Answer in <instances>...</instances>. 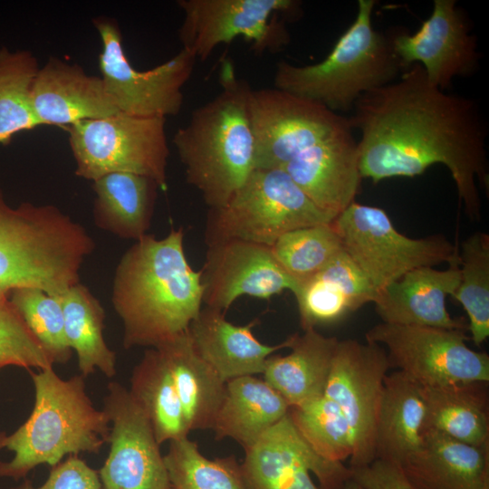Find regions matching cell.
<instances>
[{
    "label": "cell",
    "mask_w": 489,
    "mask_h": 489,
    "mask_svg": "<svg viewBox=\"0 0 489 489\" xmlns=\"http://www.w3.org/2000/svg\"><path fill=\"white\" fill-rule=\"evenodd\" d=\"M86 229L53 205L9 206L0 191V290L38 288L61 297L94 249Z\"/></svg>",
    "instance_id": "5b68a950"
},
{
    "label": "cell",
    "mask_w": 489,
    "mask_h": 489,
    "mask_svg": "<svg viewBox=\"0 0 489 489\" xmlns=\"http://www.w3.org/2000/svg\"><path fill=\"white\" fill-rule=\"evenodd\" d=\"M64 331L76 352L78 368L84 378L99 369L108 378L116 374V353L103 337L105 311L100 301L80 283L61 297Z\"/></svg>",
    "instance_id": "1f68e13d"
},
{
    "label": "cell",
    "mask_w": 489,
    "mask_h": 489,
    "mask_svg": "<svg viewBox=\"0 0 489 489\" xmlns=\"http://www.w3.org/2000/svg\"><path fill=\"white\" fill-rule=\"evenodd\" d=\"M12 489H102L98 471L78 455H69L65 460L51 467L43 484L34 486L24 479Z\"/></svg>",
    "instance_id": "ab89813d"
},
{
    "label": "cell",
    "mask_w": 489,
    "mask_h": 489,
    "mask_svg": "<svg viewBox=\"0 0 489 489\" xmlns=\"http://www.w3.org/2000/svg\"><path fill=\"white\" fill-rule=\"evenodd\" d=\"M349 118L360 132L361 178L413 177L432 165L449 170L470 219L479 220V184L488 191L487 128L477 102L432 85L415 63L395 82L364 93Z\"/></svg>",
    "instance_id": "6da1fadb"
},
{
    "label": "cell",
    "mask_w": 489,
    "mask_h": 489,
    "mask_svg": "<svg viewBox=\"0 0 489 489\" xmlns=\"http://www.w3.org/2000/svg\"><path fill=\"white\" fill-rule=\"evenodd\" d=\"M233 63H221V91L192 111L173 145L187 182L209 209L225 206L254 168V139L248 114L251 87L237 78Z\"/></svg>",
    "instance_id": "3957f363"
},
{
    "label": "cell",
    "mask_w": 489,
    "mask_h": 489,
    "mask_svg": "<svg viewBox=\"0 0 489 489\" xmlns=\"http://www.w3.org/2000/svg\"><path fill=\"white\" fill-rule=\"evenodd\" d=\"M247 104L255 168H283L306 149L353 129L349 118L275 87L251 88Z\"/></svg>",
    "instance_id": "8fae6325"
},
{
    "label": "cell",
    "mask_w": 489,
    "mask_h": 489,
    "mask_svg": "<svg viewBox=\"0 0 489 489\" xmlns=\"http://www.w3.org/2000/svg\"><path fill=\"white\" fill-rule=\"evenodd\" d=\"M377 291L342 250L292 292L303 331L340 321L368 302Z\"/></svg>",
    "instance_id": "cb8c5ba5"
},
{
    "label": "cell",
    "mask_w": 489,
    "mask_h": 489,
    "mask_svg": "<svg viewBox=\"0 0 489 489\" xmlns=\"http://www.w3.org/2000/svg\"><path fill=\"white\" fill-rule=\"evenodd\" d=\"M414 489H489V447L426 430L418 449L399 466Z\"/></svg>",
    "instance_id": "603a6c76"
},
{
    "label": "cell",
    "mask_w": 489,
    "mask_h": 489,
    "mask_svg": "<svg viewBox=\"0 0 489 489\" xmlns=\"http://www.w3.org/2000/svg\"><path fill=\"white\" fill-rule=\"evenodd\" d=\"M75 175L91 181L115 172L153 179L168 188L166 118L117 112L67 127Z\"/></svg>",
    "instance_id": "ba28073f"
},
{
    "label": "cell",
    "mask_w": 489,
    "mask_h": 489,
    "mask_svg": "<svg viewBox=\"0 0 489 489\" xmlns=\"http://www.w3.org/2000/svg\"><path fill=\"white\" fill-rule=\"evenodd\" d=\"M0 290V369L15 366L28 370L53 368V361L12 303Z\"/></svg>",
    "instance_id": "f35d334b"
},
{
    "label": "cell",
    "mask_w": 489,
    "mask_h": 489,
    "mask_svg": "<svg viewBox=\"0 0 489 489\" xmlns=\"http://www.w3.org/2000/svg\"><path fill=\"white\" fill-rule=\"evenodd\" d=\"M154 348L168 368L189 430L212 429L225 382L199 356L187 331Z\"/></svg>",
    "instance_id": "f1b7e54d"
},
{
    "label": "cell",
    "mask_w": 489,
    "mask_h": 489,
    "mask_svg": "<svg viewBox=\"0 0 489 489\" xmlns=\"http://www.w3.org/2000/svg\"><path fill=\"white\" fill-rule=\"evenodd\" d=\"M92 188L93 218L99 228L135 241L147 235L159 188L153 179L115 172L92 181Z\"/></svg>",
    "instance_id": "f546056e"
},
{
    "label": "cell",
    "mask_w": 489,
    "mask_h": 489,
    "mask_svg": "<svg viewBox=\"0 0 489 489\" xmlns=\"http://www.w3.org/2000/svg\"><path fill=\"white\" fill-rule=\"evenodd\" d=\"M9 297L53 363H67L72 350L65 336L61 298L33 287L14 289Z\"/></svg>",
    "instance_id": "74e56055"
},
{
    "label": "cell",
    "mask_w": 489,
    "mask_h": 489,
    "mask_svg": "<svg viewBox=\"0 0 489 489\" xmlns=\"http://www.w3.org/2000/svg\"><path fill=\"white\" fill-rule=\"evenodd\" d=\"M200 274L203 303L223 312L241 296L270 299L284 290L293 292L297 286L271 246L238 239L207 245Z\"/></svg>",
    "instance_id": "e0dca14e"
},
{
    "label": "cell",
    "mask_w": 489,
    "mask_h": 489,
    "mask_svg": "<svg viewBox=\"0 0 489 489\" xmlns=\"http://www.w3.org/2000/svg\"><path fill=\"white\" fill-rule=\"evenodd\" d=\"M296 429L322 457L342 462L352 454L350 425L340 407L326 396L288 411Z\"/></svg>",
    "instance_id": "8d00e7d4"
},
{
    "label": "cell",
    "mask_w": 489,
    "mask_h": 489,
    "mask_svg": "<svg viewBox=\"0 0 489 489\" xmlns=\"http://www.w3.org/2000/svg\"><path fill=\"white\" fill-rule=\"evenodd\" d=\"M92 22L102 45L99 55L101 78L118 111L166 119L178 114L184 101L182 90L197 59L181 49L161 64L139 71L131 65L124 52L117 21L96 17Z\"/></svg>",
    "instance_id": "7c38bea8"
},
{
    "label": "cell",
    "mask_w": 489,
    "mask_h": 489,
    "mask_svg": "<svg viewBox=\"0 0 489 489\" xmlns=\"http://www.w3.org/2000/svg\"><path fill=\"white\" fill-rule=\"evenodd\" d=\"M292 336L291 352L268 357L263 375L289 407H299L324 395L339 340L316 329Z\"/></svg>",
    "instance_id": "484cf974"
},
{
    "label": "cell",
    "mask_w": 489,
    "mask_h": 489,
    "mask_svg": "<svg viewBox=\"0 0 489 489\" xmlns=\"http://www.w3.org/2000/svg\"><path fill=\"white\" fill-rule=\"evenodd\" d=\"M389 368L380 345L351 339L338 341L324 396L340 407L350 425L353 446L350 468L375 460L376 423Z\"/></svg>",
    "instance_id": "5bb4252c"
},
{
    "label": "cell",
    "mask_w": 489,
    "mask_h": 489,
    "mask_svg": "<svg viewBox=\"0 0 489 489\" xmlns=\"http://www.w3.org/2000/svg\"><path fill=\"white\" fill-rule=\"evenodd\" d=\"M336 217L319 209L283 168H255L218 208L209 209L206 245L238 239L267 246L287 232Z\"/></svg>",
    "instance_id": "52a82bcc"
},
{
    "label": "cell",
    "mask_w": 489,
    "mask_h": 489,
    "mask_svg": "<svg viewBox=\"0 0 489 489\" xmlns=\"http://www.w3.org/2000/svg\"><path fill=\"white\" fill-rule=\"evenodd\" d=\"M289 408L264 379L252 375L230 379L212 427L215 438H232L246 450L287 415Z\"/></svg>",
    "instance_id": "4316f807"
},
{
    "label": "cell",
    "mask_w": 489,
    "mask_h": 489,
    "mask_svg": "<svg viewBox=\"0 0 489 489\" xmlns=\"http://www.w3.org/2000/svg\"><path fill=\"white\" fill-rule=\"evenodd\" d=\"M342 250L332 223L287 232L272 246L278 264L297 284L320 272Z\"/></svg>",
    "instance_id": "d590c367"
},
{
    "label": "cell",
    "mask_w": 489,
    "mask_h": 489,
    "mask_svg": "<svg viewBox=\"0 0 489 489\" xmlns=\"http://www.w3.org/2000/svg\"><path fill=\"white\" fill-rule=\"evenodd\" d=\"M343 489H364L361 485H360L356 481H354L352 478L348 480L343 487Z\"/></svg>",
    "instance_id": "b9f144b4"
},
{
    "label": "cell",
    "mask_w": 489,
    "mask_h": 489,
    "mask_svg": "<svg viewBox=\"0 0 489 489\" xmlns=\"http://www.w3.org/2000/svg\"><path fill=\"white\" fill-rule=\"evenodd\" d=\"M182 49L205 61L222 43L244 37L257 53L281 50L290 41L278 14L296 18L297 0H178Z\"/></svg>",
    "instance_id": "30bf717a"
},
{
    "label": "cell",
    "mask_w": 489,
    "mask_h": 489,
    "mask_svg": "<svg viewBox=\"0 0 489 489\" xmlns=\"http://www.w3.org/2000/svg\"><path fill=\"white\" fill-rule=\"evenodd\" d=\"M421 388L426 405L425 431H436L476 447H489L488 382Z\"/></svg>",
    "instance_id": "83f0119b"
},
{
    "label": "cell",
    "mask_w": 489,
    "mask_h": 489,
    "mask_svg": "<svg viewBox=\"0 0 489 489\" xmlns=\"http://www.w3.org/2000/svg\"><path fill=\"white\" fill-rule=\"evenodd\" d=\"M32 105L42 126H72L118 111L101 76L78 63L51 57L39 68L32 87Z\"/></svg>",
    "instance_id": "d6986e66"
},
{
    "label": "cell",
    "mask_w": 489,
    "mask_h": 489,
    "mask_svg": "<svg viewBox=\"0 0 489 489\" xmlns=\"http://www.w3.org/2000/svg\"><path fill=\"white\" fill-rule=\"evenodd\" d=\"M375 0H359L357 14L321 62L280 61L273 87L317 101L340 113L352 110L364 93L395 82L404 72L388 34L374 29Z\"/></svg>",
    "instance_id": "8992f818"
},
{
    "label": "cell",
    "mask_w": 489,
    "mask_h": 489,
    "mask_svg": "<svg viewBox=\"0 0 489 489\" xmlns=\"http://www.w3.org/2000/svg\"><path fill=\"white\" fill-rule=\"evenodd\" d=\"M388 35L403 70L420 64L428 82L442 91L478 70L477 39L455 0H434L431 14L414 34L398 30Z\"/></svg>",
    "instance_id": "2e32d148"
},
{
    "label": "cell",
    "mask_w": 489,
    "mask_h": 489,
    "mask_svg": "<svg viewBox=\"0 0 489 489\" xmlns=\"http://www.w3.org/2000/svg\"><path fill=\"white\" fill-rule=\"evenodd\" d=\"M164 462L171 489H247L234 455L208 459L188 436L169 442Z\"/></svg>",
    "instance_id": "836d02e7"
},
{
    "label": "cell",
    "mask_w": 489,
    "mask_h": 489,
    "mask_svg": "<svg viewBox=\"0 0 489 489\" xmlns=\"http://www.w3.org/2000/svg\"><path fill=\"white\" fill-rule=\"evenodd\" d=\"M344 252L377 292L419 267L448 263L458 251L443 235L410 238L399 233L387 212L351 203L332 222Z\"/></svg>",
    "instance_id": "9c48e42d"
},
{
    "label": "cell",
    "mask_w": 489,
    "mask_h": 489,
    "mask_svg": "<svg viewBox=\"0 0 489 489\" xmlns=\"http://www.w3.org/2000/svg\"><path fill=\"white\" fill-rule=\"evenodd\" d=\"M28 50L0 48V145L19 132L41 127L32 105V87L39 70Z\"/></svg>",
    "instance_id": "d6a6232c"
},
{
    "label": "cell",
    "mask_w": 489,
    "mask_h": 489,
    "mask_svg": "<svg viewBox=\"0 0 489 489\" xmlns=\"http://www.w3.org/2000/svg\"><path fill=\"white\" fill-rule=\"evenodd\" d=\"M460 283L459 256L446 270L432 266L416 268L379 291L373 301L382 322L466 330L461 319H454L446 307Z\"/></svg>",
    "instance_id": "44dd1931"
},
{
    "label": "cell",
    "mask_w": 489,
    "mask_h": 489,
    "mask_svg": "<svg viewBox=\"0 0 489 489\" xmlns=\"http://www.w3.org/2000/svg\"><path fill=\"white\" fill-rule=\"evenodd\" d=\"M200 271L184 251V231L146 235L121 256L111 302L123 323V347L154 348L185 332L203 303Z\"/></svg>",
    "instance_id": "7a4b0ae2"
},
{
    "label": "cell",
    "mask_w": 489,
    "mask_h": 489,
    "mask_svg": "<svg viewBox=\"0 0 489 489\" xmlns=\"http://www.w3.org/2000/svg\"><path fill=\"white\" fill-rule=\"evenodd\" d=\"M244 452L241 469L247 489H273L301 467L317 477L321 489H343L352 475L342 462L320 455L296 429L289 413Z\"/></svg>",
    "instance_id": "ac0fdd59"
},
{
    "label": "cell",
    "mask_w": 489,
    "mask_h": 489,
    "mask_svg": "<svg viewBox=\"0 0 489 489\" xmlns=\"http://www.w3.org/2000/svg\"><path fill=\"white\" fill-rule=\"evenodd\" d=\"M29 371L34 408L14 432H0V450L14 453L11 460L0 461V477L15 481L40 465H56L65 455L99 453L110 431L109 417L94 407L82 375L62 379L53 368Z\"/></svg>",
    "instance_id": "277c9868"
},
{
    "label": "cell",
    "mask_w": 489,
    "mask_h": 489,
    "mask_svg": "<svg viewBox=\"0 0 489 489\" xmlns=\"http://www.w3.org/2000/svg\"><path fill=\"white\" fill-rule=\"evenodd\" d=\"M131 398L151 425L159 445L188 436L190 432L168 368L156 348H149L134 367Z\"/></svg>",
    "instance_id": "4dcf8cb0"
},
{
    "label": "cell",
    "mask_w": 489,
    "mask_h": 489,
    "mask_svg": "<svg viewBox=\"0 0 489 489\" xmlns=\"http://www.w3.org/2000/svg\"><path fill=\"white\" fill-rule=\"evenodd\" d=\"M460 283L453 294L467 313L471 339L476 346L489 336V235L475 232L458 251Z\"/></svg>",
    "instance_id": "e575fe53"
},
{
    "label": "cell",
    "mask_w": 489,
    "mask_h": 489,
    "mask_svg": "<svg viewBox=\"0 0 489 489\" xmlns=\"http://www.w3.org/2000/svg\"><path fill=\"white\" fill-rule=\"evenodd\" d=\"M283 169L319 209L334 217L355 201L362 179L352 130L306 149Z\"/></svg>",
    "instance_id": "ffe728a7"
},
{
    "label": "cell",
    "mask_w": 489,
    "mask_h": 489,
    "mask_svg": "<svg viewBox=\"0 0 489 489\" xmlns=\"http://www.w3.org/2000/svg\"><path fill=\"white\" fill-rule=\"evenodd\" d=\"M465 330L381 322L366 333L386 348L391 367L421 385L489 381V356L466 345Z\"/></svg>",
    "instance_id": "4fadbf2b"
},
{
    "label": "cell",
    "mask_w": 489,
    "mask_h": 489,
    "mask_svg": "<svg viewBox=\"0 0 489 489\" xmlns=\"http://www.w3.org/2000/svg\"><path fill=\"white\" fill-rule=\"evenodd\" d=\"M256 322L235 325L225 319V312L206 306L187 331L199 356L226 382L263 374L267 358L290 347L292 335L276 345L259 341L253 332Z\"/></svg>",
    "instance_id": "7402d4cb"
},
{
    "label": "cell",
    "mask_w": 489,
    "mask_h": 489,
    "mask_svg": "<svg viewBox=\"0 0 489 489\" xmlns=\"http://www.w3.org/2000/svg\"><path fill=\"white\" fill-rule=\"evenodd\" d=\"M351 478L364 489H414L399 466L379 459L368 465L350 468Z\"/></svg>",
    "instance_id": "60d3db41"
},
{
    "label": "cell",
    "mask_w": 489,
    "mask_h": 489,
    "mask_svg": "<svg viewBox=\"0 0 489 489\" xmlns=\"http://www.w3.org/2000/svg\"><path fill=\"white\" fill-rule=\"evenodd\" d=\"M102 409L110 425V450L98 470L102 489H169V480L150 423L121 384L111 381Z\"/></svg>",
    "instance_id": "9a60e30c"
},
{
    "label": "cell",
    "mask_w": 489,
    "mask_h": 489,
    "mask_svg": "<svg viewBox=\"0 0 489 489\" xmlns=\"http://www.w3.org/2000/svg\"><path fill=\"white\" fill-rule=\"evenodd\" d=\"M425 419L421 385L399 370L387 374L375 429V459L400 466L420 446Z\"/></svg>",
    "instance_id": "d4e9b609"
},
{
    "label": "cell",
    "mask_w": 489,
    "mask_h": 489,
    "mask_svg": "<svg viewBox=\"0 0 489 489\" xmlns=\"http://www.w3.org/2000/svg\"><path fill=\"white\" fill-rule=\"evenodd\" d=\"M169 489H171V488H169Z\"/></svg>",
    "instance_id": "7bdbcfd3"
}]
</instances>
